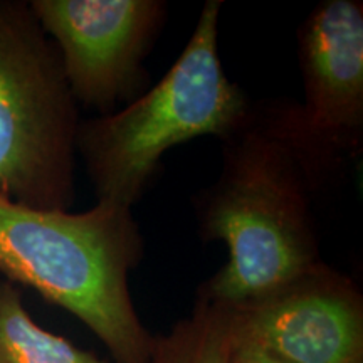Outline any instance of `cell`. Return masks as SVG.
<instances>
[{
	"mask_svg": "<svg viewBox=\"0 0 363 363\" xmlns=\"http://www.w3.org/2000/svg\"><path fill=\"white\" fill-rule=\"evenodd\" d=\"M233 352L227 308L199 298L192 313L167 335L153 337L150 363H229Z\"/></svg>",
	"mask_w": 363,
	"mask_h": 363,
	"instance_id": "obj_9",
	"label": "cell"
},
{
	"mask_svg": "<svg viewBox=\"0 0 363 363\" xmlns=\"http://www.w3.org/2000/svg\"><path fill=\"white\" fill-rule=\"evenodd\" d=\"M143 238L130 207L43 211L0 199V274L29 286L96 335L115 363H150L153 335L130 293Z\"/></svg>",
	"mask_w": 363,
	"mask_h": 363,
	"instance_id": "obj_2",
	"label": "cell"
},
{
	"mask_svg": "<svg viewBox=\"0 0 363 363\" xmlns=\"http://www.w3.org/2000/svg\"><path fill=\"white\" fill-rule=\"evenodd\" d=\"M305 103L269 106L318 182H325L363 140V6L326 0L298 33Z\"/></svg>",
	"mask_w": 363,
	"mask_h": 363,
	"instance_id": "obj_5",
	"label": "cell"
},
{
	"mask_svg": "<svg viewBox=\"0 0 363 363\" xmlns=\"http://www.w3.org/2000/svg\"><path fill=\"white\" fill-rule=\"evenodd\" d=\"M227 311L234 347L257 348L284 363H363V296L323 261Z\"/></svg>",
	"mask_w": 363,
	"mask_h": 363,
	"instance_id": "obj_7",
	"label": "cell"
},
{
	"mask_svg": "<svg viewBox=\"0 0 363 363\" xmlns=\"http://www.w3.org/2000/svg\"><path fill=\"white\" fill-rule=\"evenodd\" d=\"M229 363H284L278 360V358L267 355V353L257 350L252 347H244V345H238L230 352Z\"/></svg>",
	"mask_w": 363,
	"mask_h": 363,
	"instance_id": "obj_10",
	"label": "cell"
},
{
	"mask_svg": "<svg viewBox=\"0 0 363 363\" xmlns=\"http://www.w3.org/2000/svg\"><path fill=\"white\" fill-rule=\"evenodd\" d=\"M78 103L29 2L0 0V199L69 211Z\"/></svg>",
	"mask_w": 363,
	"mask_h": 363,
	"instance_id": "obj_4",
	"label": "cell"
},
{
	"mask_svg": "<svg viewBox=\"0 0 363 363\" xmlns=\"http://www.w3.org/2000/svg\"><path fill=\"white\" fill-rule=\"evenodd\" d=\"M320 187L269 111L224 142L219 180L197 201L206 240H222L229 261L197 296L225 308L252 301L311 269L320 257L311 195Z\"/></svg>",
	"mask_w": 363,
	"mask_h": 363,
	"instance_id": "obj_1",
	"label": "cell"
},
{
	"mask_svg": "<svg viewBox=\"0 0 363 363\" xmlns=\"http://www.w3.org/2000/svg\"><path fill=\"white\" fill-rule=\"evenodd\" d=\"M76 103L111 115L147 91L145 57L165 19L160 0H30Z\"/></svg>",
	"mask_w": 363,
	"mask_h": 363,
	"instance_id": "obj_6",
	"label": "cell"
},
{
	"mask_svg": "<svg viewBox=\"0 0 363 363\" xmlns=\"http://www.w3.org/2000/svg\"><path fill=\"white\" fill-rule=\"evenodd\" d=\"M0 363L106 362L35 323L24 306L22 289L0 278Z\"/></svg>",
	"mask_w": 363,
	"mask_h": 363,
	"instance_id": "obj_8",
	"label": "cell"
},
{
	"mask_svg": "<svg viewBox=\"0 0 363 363\" xmlns=\"http://www.w3.org/2000/svg\"><path fill=\"white\" fill-rule=\"evenodd\" d=\"M220 11V0L206 2L184 51L152 89L79 123L76 150L98 202L131 208L163 153L203 135L227 142L251 121L254 106L219 56Z\"/></svg>",
	"mask_w": 363,
	"mask_h": 363,
	"instance_id": "obj_3",
	"label": "cell"
}]
</instances>
